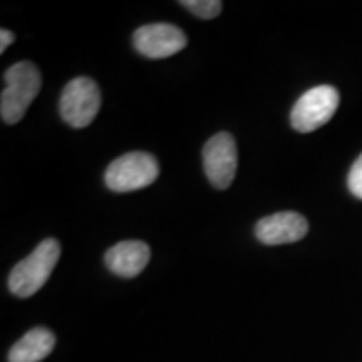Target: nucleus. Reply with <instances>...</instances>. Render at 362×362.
I'll use <instances>...</instances> for the list:
<instances>
[{
  "mask_svg": "<svg viewBox=\"0 0 362 362\" xmlns=\"http://www.w3.org/2000/svg\"><path fill=\"white\" fill-rule=\"evenodd\" d=\"M6 89L0 98V115L7 124L19 123L39 94L42 78L33 62L21 61L6 71Z\"/></svg>",
  "mask_w": 362,
  "mask_h": 362,
  "instance_id": "f257e3e1",
  "label": "nucleus"
},
{
  "mask_svg": "<svg viewBox=\"0 0 362 362\" xmlns=\"http://www.w3.org/2000/svg\"><path fill=\"white\" fill-rule=\"evenodd\" d=\"M61 257V245L56 238H45L34 252L13 267L8 277V288L17 297H30L37 293L51 277Z\"/></svg>",
  "mask_w": 362,
  "mask_h": 362,
  "instance_id": "f03ea898",
  "label": "nucleus"
},
{
  "mask_svg": "<svg viewBox=\"0 0 362 362\" xmlns=\"http://www.w3.org/2000/svg\"><path fill=\"white\" fill-rule=\"evenodd\" d=\"M160 175V166L149 153L133 151L119 156L104 173L106 187L115 193H129L149 187Z\"/></svg>",
  "mask_w": 362,
  "mask_h": 362,
  "instance_id": "7ed1b4c3",
  "label": "nucleus"
},
{
  "mask_svg": "<svg viewBox=\"0 0 362 362\" xmlns=\"http://www.w3.org/2000/svg\"><path fill=\"white\" fill-rule=\"evenodd\" d=\"M339 101V90L332 86H317L309 89L292 107V128L298 133H312L322 128L336 115Z\"/></svg>",
  "mask_w": 362,
  "mask_h": 362,
  "instance_id": "20e7f679",
  "label": "nucleus"
},
{
  "mask_svg": "<svg viewBox=\"0 0 362 362\" xmlns=\"http://www.w3.org/2000/svg\"><path fill=\"white\" fill-rule=\"evenodd\" d=\"M101 110V90L89 78H76L62 90L59 111L61 117L72 128H86Z\"/></svg>",
  "mask_w": 362,
  "mask_h": 362,
  "instance_id": "39448f33",
  "label": "nucleus"
},
{
  "mask_svg": "<svg viewBox=\"0 0 362 362\" xmlns=\"http://www.w3.org/2000/svg\"><path fill=\"white\" fill-rule=\"evenodd\" d=\"M237 144L230 133H218L203 148V168L208 181L218 189H226L237 175Z\"/></svg>",
  "mask_w": 362,
  "mask_h": 362,
  "instance_id": "423d86ee",
  "label": "nucleus"
},
{
  "mask_svg": "<svg viewBox=\"0 0 362 362\" xmlns=\"http://www.w3.org/2000/svg\"><path fill=\"white\" fill-rule=\"evenodd\" d=\"M187 35L173 24H148L133 34V44L141 56L165 59L187 47Z\"/></svg>",
  "mask_w": 362,
  "mask_h": 362,
  "instance_id": "0eeeda50",
  "label": "nucleus"
},
{
  "mask_svg": "<svg viewBox=\"0 0 362 362\" xmlns=\"http://www.w3.org/2000/svg\"><path fill=\"white\" fill-rule=\"evenodd\" d=\"M309 232V223L297 211H280L262 218L255 226V235L265 245H284L302 240Z\"/></svg>",
  "mask_w": 362,
  "mask_h": 362,
  "instance_id": "6e6552de",
  "label": "nucleus"
},
{
  "mask_svg": "<svg viewBox=\"0 0 362 362\" xmlns=\"http://www.w3.org/2000/svg\"><path fill=\"white\" fill-rule=\"evenodd\" d=\"M151 250L148 243L139 240H128L111 247L104 255V264L112 274L124 279H133L146 269Z\"/></svg>",
  "mask_w": 362,
  "mask_h": 362,
  "instance_id": "1a4fd4ad",
  "label": "nucleus"
},
{
  "mask_svg": "<svg viewBox=\"0 0 362 362\" xmlns=\"http://www.w3.org/2000/svg\"><path fill=\"white\" fill-rule=\"evenodd\" d=\"M56 346V337L49 329H30L21 341L8 351V362H40L51 354Z\"/></svg>",
  "mask_w": 362,
  "mask_h": 362,
  "instance_id": "9d476101",
  "label": "nucleus"
},
{
  "mask_svg": "<svg viewBox=\"0 0 362 362\" xmlns=\"http://www.w3.org/2000/svg\"><path fill=\"white\" fill-rule=\"evenodd\" d=\"M187 11H189L193 16L200 17V19L210 21L215 19L216 16L221 12L223 4L220 0H183L180 2Z\"/></svg>",
  "mask_w": 362,
  "mask_h": 362,
  "instance_id": "9b49d317",
  "label": "nucleus"
},
{
  "mask_svg": "<svg viewBox=\"0 0 362 362\" xmlns=\"http://www.w3.org/2000/svg\"><path fill=\"white\" fill-rule=\"evenodd\" d=\"M347 187L356 198L362 200V155L352 165L349 176H347Z\"/></svg>",
  "mask_w": 362,
  "mask_h": 362,
  "instance_id": "f8f14e48",
  "label": "nucleus"
},
{
  "mask_svg": "<svg viewBox=\"0 0 362 362\" xmlns=\"http://www.w3.org/2000/svg\"><path fill=\"white\" fill-rule=\"evenodd\" d=\"M13 40H16V35H13L11 30H0V52H6V49L13 42Z\"/></svg>",
  "mask_w": 362,
  "mask_h": 362,
  "instance_id": "ddd939ff",
  "label": "nucleus"
}]
</instances>
